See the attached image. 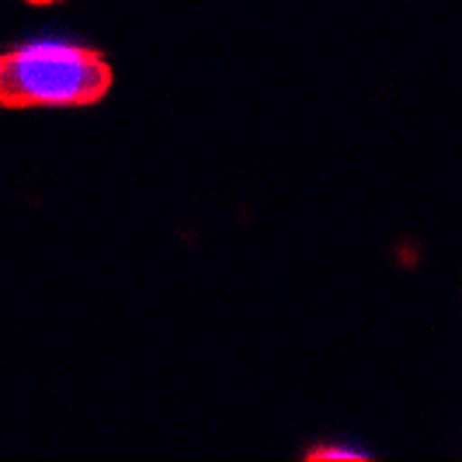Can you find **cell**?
<instances>
[{
	"label": "cell",
	"mask_w": 462,
	"mask_h": 462,
	"mask_svg": "<svg viewBox=\"0 0 462 462\" xmlns=\"http://www.w3.org/2000/svg\"><path fill=\"white\" fill-rule=\"evenodd\" d=\"M112 91V67L84 46L28 42L0 52V108H80Z\"/></svg>",
	"instance_id": "6da1fadb"
},
{
	"label": "cell",
	"mask_w": 462,
	"mask_h": 462,
	"mask_svg": "<svg viewBox=\"0 0 462 462\" xmlns=\"http://www.w3.org/2000/svg\"><path fill=\"white\" fill-rule=\"evenodd\" d=\"M306 459H365V452H358V448H351V445H320V448H313Z\"/></svg>",
	"instance_id": "7a4b0ae2"
},
{
	"label": "cell",
	"mask_w": 462,
	"mask_h": 462,
	"mask_svg": "<svg viewBox=\"0 0 462 462\" xmlns=\"http://www.w3.org/2000/svg\"><path fill=\"white\" fill-rule=\"evenodd\" d=\"M28 4H56V0H28Z\"/></svg>",
	"instance_id": "3957f363"
}]
</instances>
